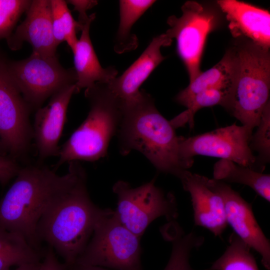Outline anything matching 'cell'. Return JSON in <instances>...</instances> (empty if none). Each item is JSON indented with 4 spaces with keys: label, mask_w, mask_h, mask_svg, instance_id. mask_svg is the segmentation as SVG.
Returning a JSON list of instances; mask_svg holds the SVG:
<instances>
[{
    "label": "cell",
    "mask_w": 270,
    "mask_h": 270,
    "mask_svg": "<svg viewBox=\"0 0 270 270\" xmlns=\"http://www.w3.org/2000/svg\"><path fill=\"white\" fill-rule=\"evenodd\" d=\"M64 175L42 166L20 168L0 201V228L16 232L38 250L37 227L48 208L74 183L83 168L78 161L68 162Z\"/></svg>",
    "instance_id": "cell-1"
},
{
    "label": "cell",
    "mask_w": 270,
    "mask_h": 270,
    "mask_svg": "<svg viewBox=\"0 0 270 270\" xmlns=\"http://www.w3.org/2000/svg\"><path fill=\"white\" fill-rule=\"evenodd\" d=\"M116 136L119 151L123 156L137 150L158 171L179 179L190 168L180 157V136L175 128L159 112L154 98L144 90L124 104Z\"/></svg>",
    "instance_id": "cell-2"
},
{
    "label": "cell",
    "mask_w": 270,
    "mask_h": 270,
    "mask_svg": "<svg viewBox=\"0 0 270 270\" xmlns=\"http://www.w3.org/2000/svg\"><path fill=\"white\" fill-rule=\"evenodd\" d=\"M92 201L83 168L72 186L48 208L39 221L37 236L72 267L87 246L104 213Z\"/></svg>",
    "instance_id": "cell-3"
},
{
    "label": "cell",
    "mask_w": 270,
    "mask_h": 270,
    "mask_svg": "<svg viewBox=\"0 0 270 270\" xmlns=\"http://www.w3.org/2000/svg\"><path fill=\"white\" fill-rule=\"evenodd\" d=\"M90 104L86 120L60 147L56 170L65 162H94L107 154L112 138L116 135L123 115V102L107 84L96 82L86 88Z\"/></svg>",
    "instance_id": "cell-4"
},
{
    "label": "cell",
    "mask_w": 270,
    "mask_h": 270,
    "mask_svg": "<svg viewBox=\"0 0 270 270\" xmlns=\"http://www.w3.org/2000/svg\"><path fill=\"white\" fill-rule=\"evenodd\" d=\"M234 48L236 68L224 108L242 125L254 130L270 103V50L246 38Z\"/></svg>",
    "instance_id": "cell-5"
},
{
    "label": "cell",
    "mask_w": 270,
    "mask_h": 270,
    "mask_svg": "<svg viewBox=\"0 0 270 270\" xmlns=\"http://www.w3.org/2000/svg\"><path fill=\"white\" fill-rule=\"evenodd\" d=\"M140 238L120 222L114 210L105 208L76 264L113 270H142Z\"/></svg>",
    "instance_id": "cell-6"
},
{
    "label": "cell",
    "mask_w": 270,
    "mask_h": 270,
    "mask_svg": "<svg viewBox=\"0 0 270 270\" xmlns=\"http://www.w3.org/2000/svg\"><path fill=\"white\" fill-rule=\"evenodd\" d=\"M117 197L115 214L120 222L140 238L154 220L164 216L174 221L178 216L174 196L155 184V179L138 187L124 180L112 186Z\"/></svg>",
    "instance_id": "cell-7"
},
{
    "label": "cell",
    "mask_w": 270,
    "mask_h": 270,
    "mask_svg": "<svg viewBox=\"0 0 270 270\" xmlns=\"http://www.w3.org/2000/svg\"><path fill=\"white\" fill-rule=\"evenodd\" d=\"M9 72L23 98L32 109L62 88L76 84L74 68H65L56 56L46 57L32 52L28 58L8 62Z\"/></svg>",
    "instance_id": "cell-8"
},
{
    "label": "cell",
    "mask_w": 270,
    "mask_h": 270,
    "mask_svg": "<svg viewBox=\"0 0 270 270\" xmlns=\"http://www.w3.org/2000/svg\"><path fill=\"white\" fill-rule=\"evenodd\" d=\"M182 14L170 16L166 34L176 42L180 58L187 70L190 82L201 72L200 61L208 34L218 22V12L213 8L194 1H188L182 7Z\"/></svg>",
    "instance_id": "cell-9"
},
{
    "label": "cell",
    "mask_w": 270,
    "mask_h": 270,
    "mask_svg": "<svg viewBox=\"0 0 270 270\" xmlns=\"http://www.w3.org/2000/svg\"><path fill=\"white\" fill-rule=\"evenodd\" d=\"M0 52V141L14 160L24 157L32 140V108L14 82Z\"/></svg>",
    "instance_id": "cell-10"
},
{
    "label": "cell",
    "mask_w": 270,
    "mask_h": 270,
    "mask_svg": "<svg viewBox=\"0 0 270 270\" xmlns=\"http://www.w3.org/2000/svg\"><path fill=\"white\" fill-rule=\"evenodd\" d=\"M252 130L234 124L192 137L180 136V157L190 168L194 156L200 155L229 160L257 171L256 156L250 147Z\"/></svg>",
    "instance_id": "cell-11"
},
{
    "label": "cell",
    "mask_w": 270,
    "mask_h": 270,
    "mask_svg": "<svg viewBox=\"0 0 270 270\" xmlns=\"http://www.w3.org/2000/svg\"><path fill=\"white\" fill-rule=\"evenodd\" d=\"M206 182L208 187L222 199L228 224L250 248L260 254L262 264L270 270V241L258 225L251 205L224 182L208 178Z\"/></svg>",
    "instance_id": "cell-12"
},
{
    "label": "cell",
    "mask_w": 270,
    "mask_h": 270,
    "mask_svg": "<svg viewBox=\"0 0 270 270\" xmlns=\"http://www.w3.org/2000/svg\"><path fill=\"white\" fill-rule=\"evenodd\" d=\"M76 93V84L66 86L52 95L46 106L36 110L32 125V139L41 160L58 156L68 106Z\"/></svg>",
    "instance_id": "cell-13"
},
{
    "label": "cell",
    "mask_w": 270,
    "mask_h": 270,
    "mask_svg": "<svg viewBox=\"0 0 270 270\" xmlns=\"http://www.w3.org/2000/svg\"><path fill=\"white\" fill-rule=\"evenodd\" d=\"M26 12L25 19L6 39L9 48L18 50L26 42L34 52L46 57L56 56L58 45L52 32L50 0H32Z\"/></svg>",
    "instance_id": "cell-14"
},
{
    "label": "cell",
    "mask_w": 270,
    "mask_h": 270,
    "mask_svg": "<svg viewBox=\"0 0 270 270\" xmlns=\"http://www.w3.org/2000/svg\"><path fill=\"white\" fill-rule=\"evenodd\" d=\"M206 177L186 170L180 179L188 192L194 224L220 236L227 227L224 203L220 196L206 184Z\"/></svg>",
    "instance_id": "cell-15"
},
{
    "label": "cell",
    "mask_w": 270,
    "mask_h": 270,
    "mask_svg": "<svg viewBox=\"0 0 270 270\" xmlns=\"http://www.w3.org/2000/svg\"><path fill=\"white\" fill-rule=\"evenodd\" d=\"M172 42V40L166 34L154 38L141 55L122 75L107 84L124 104L138 96L142 84L165 58L162 54L161 48L170 46Z\"/></svg>",
    "instance_id": "cell-16"
},
{
    "label": "cell",
    "mask_w": 270,
    "mask_h": 270,
    "mask_svg": "<svg viewBox=\"0 0 270 270\" xmlns=\"http://www.w3.org/2000/svg\"><path fill=\"white\" fill-rule=\"evenodd\" d=\"M217 4L229 21L233 36H244L270 48V14L268 10L236 0H220Z\"/></svg>",
    "instance_id": "cell-17"
},
{
    "label": "cell",
    "mask_w": 270,
    "mask_h": 270,
    "mask_svg": "<svg viewBox=\"0 0 270 270\" xmlns=\"http://www.w3.org/2000/svg\"><path fill=\"white\" fill-rule=\"evenodd\" d=\"M95 18V14L90 16L89 19L82 26L80 36L72 52L78 92L81 89L90 87L96 82L108 84L118 75V70L114 67H102L94 48L90 30Z\"/></svg>",
    "instance_id": "cell-18"
},
{
    "label": "cell",
    "mask_w": 270,
    "mask_h": 270,
    "mask_svg": "<svg viewBox=\"0 0 270 270\" xmlns=\"http://www.w3.org/2000/svg\"><path fill=\"white\" fill-rule=\"evenodd\" d=\"M236 58L233 48L227 50L222 60L212 68L202 72L175 98L184 106L198 92L214 88L230 89L234 76Z\"/></svg>",
    "instance_id": "cell-19"
},
{
    "label": "cell",
    "mask_w": 270,
    "mask_h": 270,
    "mask_svg": "<svg viewBox=\"0 0 270 270\" xmlns=\"http://www.w3.org/2000/svg\"><path fill=\"white\" fill-rule=\"evenodd\" d=\"M214 178L224 182L243 184L270 201V175L256 171L232 161L220 159L214 166Z\"/></svg>",
    "instance_id": "cell-20"
},
{
    "label": "cell",
    "mask_w": 270,
    "mask_h": 270,
    "mask_svg": "<svg viewBox=\"0 0 270 270\" xmlns=\"http://www.w3.org/2000/svg\"><path fill=\"white\" fill-rule=\"evenodd\" d=\"M156 0H120V22L116 33L114 51L122 54L135 50L138 46L136 36L131 32L136 22L144 14Z\"/></svg>",
    "instance_id": "cell-21"
},
{
    "label": "cell",
    "mask_w": 270,
    "mask_h": 270,
    "mask_svg": "<svg viewBox=\"0 0 270 270\" xmlns=\"http://www.w3.org/2000/svg\"><path fill=\"white\" fill-rule=\"evenodd\" d=\"M38 250L21 235L0 228V270L38 262Z\"/></svg>",
    "instance_id": "cell-22"
},
{
    "label": "cell",
    "mask_w": 270,
    "mask_h": 270,
    "mask_svg": "<svg viewBox=\"0 0 270 270\" xmlns=\"http://www.w3.org/2000/svg\"><path fill=\"white\" fill-rule=\"evenodd\" d=\"M168 228L166 236L172 242V250L164 270H194L190 262V253L203 244L204 237L194 232L186 234L176 223L170 224Z\"/></svg>",
    "instance_id": "cell-23"
},
{
    "label": "cell",
    "mask_w": 270,
    "mask_h": 270,
    "mask_svg": "<svg viewBox=\"0 0 270 270\" xmlns=\"http://www.w3.org/2000/svg\"><path fill=\"white\" fill-rule=\"evenodd\" d=\"M250 248L234 232L224 254L206 270H258Z\"/></svg>",
    "instance_id": "cell-24"
},
{
    "label": "cell",
    "mask_w": 270,
    "mask_h": 270,
    "mask_svg": "<svg viewBox=\"0 0 270 270\" xmlns=\"http://www.w3.org/2000/svg\"><path fill=\"white\" fill-rule=\"evenodd\" d=\"M52 32L58 45L66 42L72 52L74 50L78 38L76 32L82 30L78 22L72 17L64 0H50Z\"/></svg>",
    "instance_id": "cell-25"
},
{
    "label": "cell",
    "mask_w": 270,
    "mask_h": 270,
    "mask_svg": "<svg viewBox=\"0 0 270 270\" xmlns=\"http://www.w3.org/2000/svg\"><path fill=\"white\" fill-rule=\"evenodd\" d=\"M230 90L229 88H214L198 92L186 105L187 109L170 120V123L175 128L186 124L192 128L195 114L200 109L206 107L220 105L224 108Z\"/></svg>",
    "instance_id": "cell-26"
},
{
    "label": "cell",
    "mask_w": 270,
    "mask_h": 270,
    "mask_svg": "<svg viewBox=\"0 0 270 270\" xmlns=\"http://www.w3.org/2000/svg\"><path fill=\"white\" fill-rule=\"evenodd\" d=\"M256 127V131L252 134L250 147L252 152H258L256 168L262 172L270 160V103L265 108Z\"/></svg>",
    "instance_id": "cell-27"
},
{
    "label": "cell",
    "mask_w": 270,
    "mask_h": 270,
    "mask_svg": "<svg viewBox=\"0 0 270 270\" xmlns=\"http://www.w3.org/2000/svg\"><path fill=\"white\" fill-rule=\"evenodd\" d=\"M32 0H0V40H6L13 30L22 14L26 12Z\"/></svg>",
    "instance_id": "cell-28"
},
{
    "label": "cell",
    "mask_w": 270,
    "mask_h": 270,
    "mask_svg": "<svg viewBox=\"0 0 270 270\" xmlns=\"http://www.w3.org/2000/svg\"><path fill=\"white\" fill-rule=\"evenodd\" d=\"M20 168L16 160L0 155V183L2 185L6 184L16 176Z\"/></svg>",
    "instance_id": "cell-29"
},
{
    "label": "cell",
    "mask_w": 270,
    "mask_h": 270,
    "mask_svg": "<svg viewBox=\"0 0 270 270\" xmlns=\"http://www.w3.org/2000/svg\"><path fill=\"white\" fill-rule=\"evenodd\" d=\"M67 3L72 4L74 10L78 13V22L82 26L88 20L90 16L86 14L87 10L96 6L98 2L94 0H69L66 1Z\"/></svg>",
    "instance_id": "cell-30"
},
{
    "label": "cell",
    "mask_w": 270,
    "mask_h": 270,
    "mask_svg": "<svg viewBox=\"0 0 270 270\" xmlns=\"http://www.w3.org/2000/svg\"><path fill=\"white\" fill-rule=\"evenodd\" d=\"M38 270H65V268L57 259L54 250L50 247Z\"/></svg>",
    "instance_id": "cell-31"
},
{
    "label": "cell",
    "mask_w": 270,
    "mask_h": 270,
    "mask_svg": "<svg viewBox=\"0 0 270 270\" xmlns=\"http://www.w3.org/2000/svg\"><path fill=\"white\" fill-rule=\"evenodd\" d=\"M72 270H113L102 267L76 264L72 266Z\"/></svg>",
    "instance_id": "cell-32"
},
{
    "label": "cell",
    "mask_w": 270,
    "mask_h": 270,
    "mask_svg": "<svg viewBox=\"0 0 270 270\" xmlns=\"http://www.w3.org/2000/svg\"><path fill=\"white\" fill-rule=\"evenodd\" d=\"M40 264L39 262L24 264L17 266V268L14 270H38ZM8 270H10V269Z\"/></svg>",
    "instance_id": "cell-33"
},
{
    "label": "cell",
    "mask_w": 270,
    "mask_h": 270,
    "mask_svg": "<svg viewBox=\"0 0 270 270\" xmlns=\"http://www.w3.org/2000/svg\"><path fill=\"white\" fill-rule=\"evenodd\" d=\"M6 151L5 150L4 148L0 141V156H4V154L5 153Z\"/></svg>",
    "instance_id": "cell-34"
}]
</instances>
